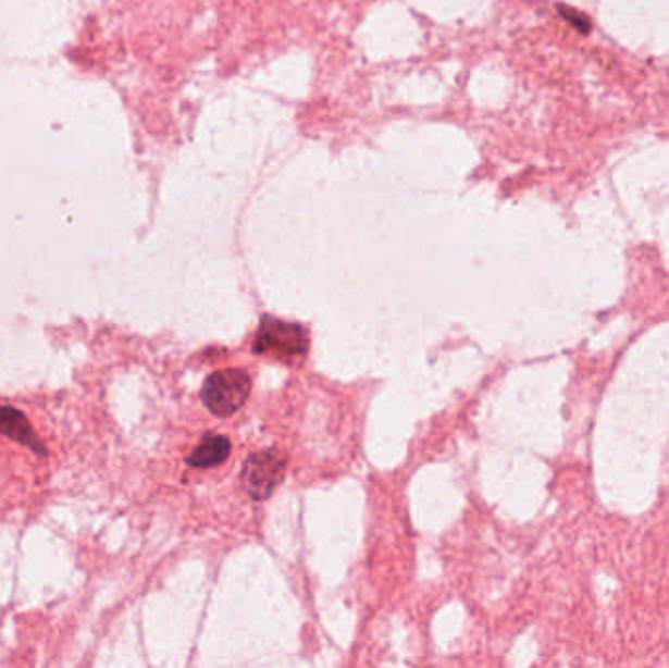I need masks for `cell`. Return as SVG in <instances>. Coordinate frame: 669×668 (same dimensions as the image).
<instances>
[{
  "label": "cell",
  "mask_w": 669,
  "mask_h": 668,
  "mask_svg": "<svg viewBox=\"0 0 669 668\" xmlns=\"http://www.w3.org/2000/svg\"><path fill=\"white\" fill-rule=\"evenodd\" d=\"M310 349V335L300 324L284 322L278 318H262L259 332L255 335L252 351L271 355L272 359L286 364L300 363Z\"/></svg>",
  "instance_id": "cell-1"
},
{
  "label": "cell",
  "mask_w": 669,
  "mask_h": 668,
  "mask_svg": "<svg viewBox=\"0 0 669 668\" xmlns=\"http://www.w3.org/2000/svg\"><path fill=\"white\" fill-rule=\"evenodd\" d=\"M251 394V379L243 369H222L206 379L202 400L218 418H227L241 408Z\"/></svg>",
  "instance_id": "cell-2"
},
{
  "label": "cell",
  "mask_w": 669,
  "mask_h": 668,
  "mask_svg": "<svg viewBox=\"0 0 669 668\" xmlns=\"http://www.w3.org/2000/svg\"><path fill=\"white\" fill-rule=\"evenodd\" d=\"M286 472V455L276 449L255 453L245 462L241 472L243 488L251 494L255 500H267L272 492L278 488Z\"/></svg>",
  "instance_id": "cell-3"
},
{
  "label": "cell",
  "mask_w": 669,
  "mask_h": 668,
  "mask_svg": "<svg viewBox=\"0 0 669 668\" xmlns=\"http://www.w3.org/2000/svg\"><path fill=\"white\" fill-rule=\"evenodd\" d=\"M0 435H7L14 442L26 445L28 449H32L38 455H44V443L39 440L32 423L24 413L16 410V408H10V406H0Z\"/></svg>",
  "instance_id": "cell-4"
},
{
  "label": "cell",
  "mask_w": 669,
  "mask_h": 668,
  "mask_svg": "<svg viewBox=\"0 0 669 668\" xmlns=\"http://www.w3.org/2000/svg\"><path fill=\"white\" fill-rule=\"evenodd\" d=\"M230 449H232V443L227 437L223 435H208L205 442L200 443L196 447L193 455L188 457V465L196 467V469H208V467H215L220 462L225 461L230 457Z\"/></svg>",
  "instance_id": "cell-5"
},
{
  "label": "cell",
  "mask_w": 669,
  "mask_h": 668,
  "mask_svg": "<svg viewBox=\"0 0 669 668\" xmlns=\"http://www.w3.org/2000/svg\"><path fill=\"white\" fill-rule=\"evenodd\" d=\"M558 12L562 14V18L570 22L575 30L582 32V34H587V32L592 30V24L587 21V16L582 14V12L575 11V9H570V7H560Z\"/></svg>",
  "instance_id": "cell-6"
}]
</instances>
